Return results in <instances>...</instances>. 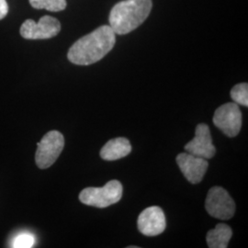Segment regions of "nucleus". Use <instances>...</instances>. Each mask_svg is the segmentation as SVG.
I'll return each mask as SVG.
<instances>
[{
	"instance_id": "1",
	"label": "nucleus",
	"mask_w": 248,
	"mask_h": 248,
	"mask_svg": "<svg viewBox=\"0 0 248 248\" xmlns=\"http://www.w3.org/2000/svg\"><path fill=\"white\" fill-rule=\"evenodd\" d=\"M115 43V32L110 26L98 27L72 45L67 58L75 64L89 65L105 57L112 50Z\"/></svg>"
},
{
	"instance_id": "2",
	"label": "nucleus",
	"mask_w": 248,
	"mask_h": 248,
	"mask_svg": "<svg viewBox=\"0 0 248 248\" xmlns=\"http://www.w3.org/2000/svg\"><path fill=\"white\" fill-rule=\"evenodd\" d=\"M152 0H124L109 14V26L115 34L124 35L140 26L152 9Z\"/></svg>"
},
{
	"instance_id": "3",
	"label": "nucleus",
	"mask_w": 248,
	"mask_h": 248,
	"mask_svg": "<svg viewBox=\"0 0 248 248\" xmlns=\"http://www.w3.org/2000/svg\"><path fill=\"white\" fill-rule=\"evenodd\" d=\"M123 185L118 180H110L102 187H87L79 194L82 203L96 208H107L121 201Z\"/></svg>"
},
{
	"instance_id": "4",
	"label": "nucleus",
	"mask_w": 248,
	"mask_h": 248,
	"mask_svg": "<svg viewBox=\"0 0 248 248\" xmlns=\"http://www.w3.org/2000/svg\"><path fill=\"white\" fill-rule=\"evenodd\" d=\"M64 147L63 135L58 131L45 134L37 144L35 161L38 168L46 169L53 166Z\"/></svg>"
},
{
	"instance_id": "5",
	"label": "nucleus",
	"mask_w": 248,
	"mask_h": 248,
	"mask_svg": "<svg viewBox=\"0 0 248 248\" xmlns=\"http://www.w3.org/2000/svg\"><path fill=\"white\" fill-rule=\"evenodd\" d=\"M205 208L211 216L220 220H229L235 213L233 200L221 186H213L209 190Z\"/></svg>"
},
{
	"instance_id": "6",
	"label": "nucleus",
	"mask_w": 248,
	"mask_h": 248,
	"mask_svg": "<svg viewBox=\"0 0 248 248\" xmlns=\"http://www.w3.org/2000/svg\"><path fill=\"white\" fill-rule=\"evenodd\" d=\"M213 124L225 135L236 136L242 127V112L238 104L230 102L219 107L214 112Z\"/></svg>"
},
{
	"instance_id": "7",
	"label": "nucleus",
	"mask_w": 248,
	"mask_h": 248,
	"mask_svg": "<svg viewBox=\"0 0 248 248\" xmlns=\"http://www.w3.org/2000/svg\"><path fill=\"white\" fill-rule=\"evenodd\" d=\"M61 31V24L57 18L44 16L38 22L27 19L20 27V35L27 40H45L57 35Z\"/></svg>"
},
{
	"instance_id": "8",
	"label": "nucleus",
	"mask_w": 248,
	"mask_h": 248,
	"mask_svg": "<svg viewBox=\"0 0 248 248\" xmlns=\"http://www.w3.org/2000/svg\"><path fill=\"white\" fill-rule=\"evenodd\" d=\"M138 230L145 236H156L166 229V217L158 206H152L143 210L138 217Z\"/></svg>"
},
{
	"instance_id": "9",
	"label": "nucleus",
	"mask_w": 248,
	"mask_h": 248,
	"mask_svg": "<svg viewBox=\"0 0 248 248\" xmlns=\"http://www.w3.org/2000/svg\"><path fill=\"white\" fill-rule=\"evenodd\" d=\"M186 153L204 159L213 158L216 153L213 145L210 129L206 124H199L196 127L195 137L185 145Z\"/></svg>"
},
{
	"instance_id": "10",
	"label": "nucleus",
	"mask_w": 248,
	"mask_h": 248,
	"mask_svg": "<svg viewBox=\"0 0 248 248\" xmlns=\"http://www.w3.org/2000/svg\"><path fill=\"white\" fill-rule=\"evenodd\" d=\"M177 163L184 177L191 184H198L202 182L209 168L207 159L188 153L179 154L177 156Z\"/></svg>"
},
{
	"instance_id": "11",
	"label": "nucleus",
	"mask_w": 248,
	"mask_h": 248,
	"mask_svg": "<svg viewBox=\"0 0 248 248\" xmlns=\"http://www.w3.org/2000/svg\"><path fill=\"white\" fill-rule=\"evenodd\" d=\"M132 152V145L128 139L119 137L109 140L100 150V157L106 161H114L127 156Z\"/></svg>"
},
{
	"instance_id": "12",
	"label": "nucleus",
	"mask_w": 248,
	"mask_h": 248,
	"mask_svg": "<svg viewBox=\"0 0 248 248\" xmlns=\"http://www.w3.org/2000/svg\"><path fill=\"white\" fill-rule=\"evenodd\" d=\"M232 235L230 226L219 223L214 229L209 231L206 236L207 245L210 248H226Z\"/></svg>"
},
{
	"instance_id": "13",
	"label": "nucleus",
	"mask_w": 248,
	"mask_h": 248,
	"mask_svg": "<svg viewBox=\"0 0 248 248\" xmlns=\"http://www.w3.org/2000/svg\"><path fill=\"white\" fill-rule=\"evenodd\" d=\"M32 8L46 9L52 12L62 11L66 8V0H29Z\"/></svg>"
},
{
	"instance_id": "14",
	"label": "nucleus",
	"mask_w": 248,
	"mask_h": 248,
	"mask_svg": "<svg viewBox=\"0 0 248 248\" xmlns=\"http://www.w3.org/2000/svg\"><path fill=\"white\" fill-rule=\"evenodd\" d=\"M35 236L30 232H21L18 233L10 243V248H30L35 244Z\"/></svg>"
},
{
	"instance_id": "15",
	"label": "nucleus",
	"mask_w": 248,
	"mask_h": 248,
	"mask_svg": "<svg viewBox=\"0 0 248 248\" xmlns=\"http://www.w3.org/2000/svg\"><path fill=\"white\" fill-rule=\"evenodd\" d=\"M231 98L233 102L242 105L248 106V83H241L234 86L231 90Z\"/></svg>"
},
{
	"instance_id": "16",
	"label": "nucleus",
	"mask_w": 248,
	"mask_h": 248,
	"mask_svg": "<svg viewBox=\"0 0 248 248\" xmlns=\"http://www.w3.org/2000/svg\"><path fill=\"white\" fill-rule=\"evenodd\" d=\"M9 12V6L6 0H0V19L5 18Z\"/></svg>"
}]
</instances>
